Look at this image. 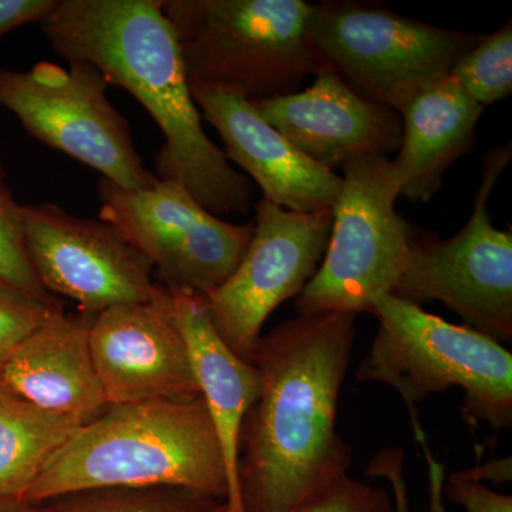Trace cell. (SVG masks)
I'll use <instances>...</instances> for the list:
<instances>
[{"label": "cell", "mask_w": 512, "mask_h": 512, "mask_svg": "<svg viewBox=\"0 0 512 512\" xmlns=\"http://www.w3.org/2000/svg\"><path fill=\"white\" fill-rule=\"evenodd\" d=\"M10 394L8 387H6L5 379H3V365H0V399Z\"/></svg>", "instance_id": "30"}, {"label": "cell", "mask_w": 512, "mask_h": 512, "mask_svg": "<svg viewBox=\"0 0 512 512\" xmlns=\"http://www.w3.org/2000/svg\"><path fill=\"white\" fill-rule=\"evenodd\" d=\"M119 487H183L228 501L227 467L202 397L107 407L74 431L22 501Z\"/></svg>", "instance_id": "3"}, {"label": "cell", "mask_w": 512, "mask_h": 512, "mask_svg": "<svg viewBox=\"0 0 512 512\" xmlns=\"http://www.w3.org/2000/svg\"><path fill=\"white\" fill-rule=\"evenodd\" d=\"M93 315L59 312L3 363L10 393L40 409L89 423L109 407L89 345Z\"/></svg>", "instance_id": "16"}, {"label": "cell", "mask_w": 512, "mask_h": 512, "mask_svg": "<svg viewBox=\"0 0 512 512\" xmlns=\"http://www.w3.org/2000/svg\"><path fill=\"white\" fill-rule=\"evenodd\" d=\"M448 481H470V483H483L491 481L495 485L510 483L512 480L511 457L495 458L487 463L477 464L470 470L456 471L448 474Z\"/></svg>", "instance_id": "28"}, {"label": "cell", "mask_w": 512, "mask_h": 512, "mask_svg": "<svg viewBox=\"0 0 512 512\" xmlns=\"http://www.w3.org/2000/svg\"><path fill=\"white\" fill-rule=\"evenodd\" d=\"M450 76L481 107L507 99L512 93L511 19L458 57Z\"/></svg>", "instance_id": "21"}, {"label": "cell", "mask_w": 512, "mask_h": 512, "mask_svg": "<svg viewBox=\"0 0 512 512\" xmlns=\"http://www.w3.org/2000/svg\"><path fill=\"white\" fill-rule=\"evenodd\" d=\"M190 86L248 101L296 92L323 69L303 0H163Z\"/></svg>", "instance_id": "5"}, {"label": "cell", "mask_w": 512, "mask_h": 512, "mask_svg": "<svg viewBox=\"0 0 512 512\" xmlns=\"http://www.w3.org/2000/svg\"><path fill=\"white\" fill-rule=\"evenodd\" d=\"M89 345L109 406L201 399L187 343L161 285L151 302L114 306L94 315Z\"/></svg>", "instance_id": "13"}, {"label": "cell", "mask_w": 512, "mask_h": 512, "mask_svg": "<svg viewBox=\"0 0 512 512\" xmlns=\"http://www.w3.org/2000/svg\"><path fill=\"white\" fill-rule=\"evenodd\" d=\"M355 313L298 315L261 336L251 363L261 392L242 424L238 490L244 512H291L348 474L353 451L336 430Z\"/></svg>", "instance_id": "1"}, {"label": "cell", "mask_w": 512, "mask_h": 512, "mask_svg": "<svg viewBox=\"0 0 512 512\" xmlns=\"http://www.w3.org/2000/svg\"><path fill=\"white\" fill-rule=\"evenodd\" d=\"M291 512H394V504L383 488L345 474Z\"/></svg>", "instance_id": "25"}, {"label": "cell", "mask_w": 512, "mask_h": 512, "mask_svg": "<svg viewBox=\"0 0 512 512\" xmlns=\"http://www.w3.org/2000/svg\"><path fill=\"white\" fill-rule=\"evenodd\" d=\"M82 424L6 394L0 399V500H22Z\"/></svg>", "instance_id": "19"}, {"label": "cell", "mask_w": 512, "mask_h": 512, "mask_svg": "<svg viewBox=\"0 0 512 512\" xmlns=\"http://www.w3.org/2000/svg\"><path fill=\"white\" fill-rule=\"evenodd\" d=\"M332 211L302 214L256 204L254 235L234 274L204 296L212 325L235 355L251 362L272 312L308 285L325 256Z\"/></svg>", "instance_id": "11"}, {"label": "cell", "mask_w": 512, "mask_h": 512, "mask_svg": "<svg viewBox=\"0 0 512 512\" xmlns=\"http://www.w3.org/2000/svg\"><path fill=\"white\" fill-rule=\"evenodd\" d=\"M444 498L466 512H512L511 495L498 494L481 483L444 481Z\"/></svg>", "instance_id": "26"}, {"label": "cell", "mask_w": 512, "mask_h": 512, "mask_svg": "<svg viewBox=\"0 0 512 512\" xmlns=\"http://www.w3.org/2000/svg\"><path fill=\"white\" fill-rule=\"evenodd\" d=\"M0 512H37V505L22 500H0Z\"/></svg>", "instance_id": "29"}, {"label": "cell", "mask_w": 512, "mask_h": 512, "mask_svg": "<svg viewBox=\"0 0 512 512\" xmlns=\"http://www.w3.org/2000/svg\"><path fill=\"white\" fill-rule=\"evenodd\" d=\"M373 315L379 329L356 382L387 384L400 394L417 444L427 439L417 404L451 387L464 390L463 416L471 427L511 429L512 355L501 343L393 295L380 298Z\"/></svg>", "instance_id": "4"}, {"label": "cell", "mask_w": 512, "mask_h": 512, "mask_svg": "<svg viewBox=\"0 0 512 512\" xmlns=\"http://www.w3.org/2000/svg\"><path fill=\"white\" fill-rule=\"evenodd\" d=\"M59 312V301H43L0 281V365Z\"/></svg>", "instance_id": "23"}, {"label": "cell", "mask_w": 512, "mask_h": 512, "mask_svg": "<svg viewBox=\"0 0 512 512\" xmlns=\"http://www.w3.org/2000/svg\"><path fill=\"white\" fill-rule=\"evenodd\" d=\"M306 35L323 69L363 99L397 113L447 77L458 57L481 39L362 2L312 5Z\"/></svg>", "instance_id": "7"}, {"label": "cell", "mask_w": 512, "mask_h": 512, "mask_svg": "<svg viewBox=\"0 0 512 512\" xmlns=\"http://www.w3.org/2000/svg\"><path fill=\"white\" fill-rule=\"evenodd\" d=\"M40 26L57 55L90 64L150 113L164 137L158 180L180 185L211 214H248L251 183L202 128L163 0H57Z\"/></svg>", "instance_id": "2"}, {"label": "cell", "mask_w": 512, "mask_h": 512, "mask_svg": "<svg viewBox=\"0 0 512 512\" xmlns=\"http://www.w3.org/2000/svg\"><path fill=\"white\" fill-rule=\"evenodd\" d=\"M99 197L100 220L146 256L168 289L210 295L234 274L254 235V222L222 221L167 181L128 191L100 178Z\"/></svg>", "instance_id": "10"}, {"label": "cell", "mask_w": 512, "mask_h": 512, "mask_svg": "<svg viewBox=\"0 0 512 512\" xmlns=\"http://www.w3.org/2000/svg\"><path fill=\"white\" fill-rule=\"evenodd\" d=\"M419 446L427 461L430 512H446L443 495L446 468L431 454L427 439L420 441ZM366 477L386 478L392 485L394 512H410L409 494H407L406 480H404V451L402 448H382L367 464Z\"/></svg>", "instance_id": "24"}, {"label": "cell", "mask_w": 512, "mask_h": 512, "mask_svg": "<svg viewBox=\"0 0 512 512\" xmlns=\"http://www.w3.org/2000/svg\"><path fill=\"white\" fill-rule=\"evenodd\" d=\"M510 158L511 144L485 156L467 224L448 239L413 238L406 266L390 293L419 306L444 303L468 328L498 343L512 340V234L494 227L488 198Z\"/></svg>", "instance_id": "9"}, {"label": "cell", "mask_w": 512, "mask_h": 512, "mask_svg": "<svg viewBox=\"0 0 512 512\" xmlns=\"http://www.w3.org/2000/svg\"><path fill=\"white\" fill-rule=\"evenodd\" d=\"M57 0H0V36L26 23L42 22Z\"/></svg>", "instance_id": "27"}, {"label": "cell", "mask_w": 512, "mask_h": 512, "mask_svg": "<svg viewBox=\"0 0 512 512\" xmlns=\"http://www.w3.org/2000/svg\"><path fill=\"white\" fill-rule=\"evenodd\" d=\"M342 171L328 248L318 272L296 296L299 315H373L409 258L414 237L394 207L400 180L392 161L383 154H365L349 160Z\"/></svg>", "instance_id": "6"}, {"label": "cell", "mask_w": 512, "mask_h": 512, "mask_svg": "<svg viewBox=\"0 0 512 512\" xmlns=\"http://www.w3.org/2000/svg\"><path fill=\"white\" fill-rule=\"evenodd\" d=\"M192 99L225 143V157L256 181L264 200L285 210L311 214L332 211L342 177L306 157L251 101L235 94L190 86Z\"/></svg>", "instance_id": "15"}, {"label": "cell", "mask_w": 512, "mask_h": 512, "mask_svg": "<svg viewBox=\"0 0 512 512\" xmlns=\"http://www.w3.org/2000/svg\"><path fill=\"white\" fill-rule=\"evenodd\" d=\"M0 281L43 301H57L40 284L26 245L25 207L19 205L0 165Z\"/></svg>", "instance_id": "22"}, {"label": "cell", "mask_w": 512, "mask_h": 512, "mask_svg": "<svg viewBox=\"0 0 512 512\" xmlns=\"http://www.w3.org/2000/svg\"><path fill=\"white\" fill-rule=\"evenodd\" d=\"M483 111L450 74L399 111L403 136L392 164L399 175L400 197L419 204L440 191L448 167L473 146Z\"/></svg>", "instance_id": "18"}, {"label": "cell", "mask_w": 512, "mask_h": 512, "mask_svg": "<svg viewBox=\"0 0 512 512\" xmlns=\"http://www.w3.org/2000/svg\"><path fill=\"white\" fill-rule=\"evenodd\" d=\"M103 74L90 64L69 69L37 63L29 72L0 67V106L30 136L99 171L123 190H146L158 177L144 167L130 124L107 97Z\"/></svg>", "instance_id": "8"}, {"label": "cell", "mask_w": 512, "mask_h": 512, "mask_svg": "<svg viewBox=\"0 0 512 512\" xmlns=\"http://www.w3.org/2000/svg\"><path fill=\"white\" fill-rule=\"evenodd\" d=\"M26 245L40 284L83 313L153 301L154 266L113 225L74 217L55 204L25 207Z\"/></svg>", "instance_id": "12"}, {"label": "cell", "mask_w": 512, "mask_h": 512, "mask_svg": "<svg viewBox=\"0 0 512 512\" xmlns=\"http://www.w3.org/2000/svg\"><path fill=\"white\" fill-rule=\"evenodd\" d=\"M164 291L220 441L228 474V511L244 512L238 490L239 439L245 416L261 392V376L254 363L235 355L220 338L204 296L183 289Z\"/></svg>", "instance_id": "17"}, {"label": "cell", "mask_w": 512, "mask_h": 512, "mask_svg": "<svg viewBox=\"0 0 512 512\" xmlns=\"http://www.w3.org/2000/svg\"><path fill=\"white\" fill-rule=\"evenodd\" d=\"M36 505L37 512H229L227 500L183 487L97 488Z\"/></svg>", "instance_id": "20"}, {"label": "cell", "mask_w": 512, "mask_h": 512, "mask_svg": "<svg viewBox=\"0 0 512 512\" xmlns=\"http://www.w3.org/2000/svg\"><path fill=\"white\" fill-rule=\"evenodd\" d=\"M251 103L289 143L330 171L365 154L387 156L402 143L400 114L363 99L332 70L316 73L303 92Z\"/></svg>", "instance_id": "14"}]
</instances>
